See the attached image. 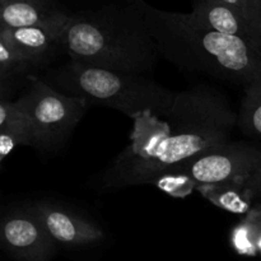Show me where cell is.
Returning <instances> with one entry per match:
<instances>
[{
  "label": "cell",
  "mask_w": 261,
  "mask_h": 261,
  "mask_svg": "<svg viewBox=\"0 0 261 261\" xmlns=\"http://www.w3.org/2000/svg\"><path fill=\"white\" fill-rule=\"evenodd\" d=\"M2 8L4 28H24L46 24L68 17V13L56 7L51 0H10Z\"/></svg>",
  "instance_id": "8fae6325"
},
{
  "label": "cell",
  "mask_w": 261,
  "mask_h": 261,
  "mask_svg": "<svg viewBox=\"0 0 261 261\" xmlns=\"http://www.w3.org/2000/svg\"><path fill=\"white\" fill-rule=\"evenodd\" d=\"M0 244L18 261H48L56 249V241L28 206L10 209L3 216Z\"/></svg>",
  "instance_id": "52a82bcc"
},
{
  "label": "cell",
  "mask_w": 261,
  "mask_h": 261,
  "mask_svg": "<svg viewBox=\"0 0 261 261\" xmlns=\"http://www.w3.org/2000/svg\"><path fill=\"white\" fill-rule=\"evenodd\" d=\"M201 195L211 200L214 205L231 213H247L251 204V198L245 190L244 184H218V185L198 186Z\"/></svg>",
  "instance_id": "5bb4252c"
},
{
  "label": "cell",
  "mask_w": 261,
  "mask_h": 261,
  "mask_svg": "<svg viewBox=\"0 0 261 261\" xmlns=\"http://www.w3.org/2000/svg\"><path fill=\"white\" fill-rule=\"evenodd\" d=\"M226 4L231 5V7H233L234 9H237L239 12L242 13V15L245 17V13H246L247 8H249L250 3H251V0H223ZM246 19V18H245Z\"/></svg>",
  "instance_id": "d6986e66"
},
{
  "label": "cell",
  "mask_w": 261,
  "mask_h": 261,
  "mask_svg": "<svg viewBox=\"0 0 261 261\" xmlns=\"http://www.w3.org/2000/svg\"><path fill=\"white\" fill-rule=\"evenodd\" d=\"M18 145L35 147L30 119L17 99H0V161Z\"/></svg>",
  "instance_id": "4fadbf2b"
},
{
  "label": "cell",
  "mask_w": 261,
  "mask_h": 261,
  "mask_svg": "<svg viewBox=\"0 0 261 261\" xmlns=\"http://www.w3.org/2000/svg\"><path fill=\"white\" fill-rule=\"evenodd\" d=\"M40 78L60 93L83 99L89 106L111 107L132 119L145 114L170 116L178 94L144 74L94 68L70 59Z\"/></svg>",
  "instance_id": "277c9868"
},
{
  "label": "cell",
  "mask_w": 261,
  "mask_h": 261,
  "mask_svg": "<svg viewBox=\"0 0 261 261\" xmlns=\"http://www.w3.org/2000/svg\"><path fill=\"white\" fill-rule=\"evenodd\" d=\"M245 18L251 27L254 41L261 47V0H251Z\"/></svg>",
  "instance_id": "2e32d148"
},
{
  "label": "cell",
  "mask_w": 261,
  "mask_h": 261,
  "mask_svg": "<svg viewBox=\"0 0 261 261\" xmlns=\"http://www.w3.org/2000/svg\"><path fill=\"white\" fill-rule=\"evenodd\" d=\"M69 17L70 14L63 19L35 27L15 30L0 27V33L7 36L14 47L40 73L42 70H48L51 63H54L61 54H65L61 36Z\"/></svg>",
  "instance_id": "9c48e42d"
},
{
  "label": "cell",
  "mask_w": 261,
  "mask_h": 261,
  "mask_svg": "<svg viewBox=\"0 0 261 261\" xmlns=\"http://www.w3.org/2000/svg\"><path fill=\"white\" fill-rule=\"evenodd\" d=\"M189 14L203 27L255 42L251 27L242 13L223 0H194L193 12Z\"/></svg>",
  "instance_id": "30bf717a"
},
{
  "label": "cell",
  "mask_w": 261,
  "mask_h": 261,
  "mask_svg": "<svg viewBox=\"0 0 261 261\" xmlns=\"http://www.w3.org/2000/svg\"><path fill=\"white\" fill-rule=\"evenodd\" d=\"M30 211L40 219L50 236L69 247H83L102 241L105 232L92 219L50 201H37L28 205Z\"/></svg>",
  "instance_id": "ba28073f"
},
{
  "label": "cell",
  "mask_w": 261,
  "mask_h": 261,
  "mask_svg": "<svg viewBox=\"0 0 261 261\" xmlns=\"http://www.w3.org/2000/svg\"><path fill=\"white\" fill-rule=\"evenodd\" d=\"M142 5L160 54L178 68L245 89L261 84V47L255 42L203 27L186 13L161 10L144 0Z\"/></svg>",
  "instance_id": "7a4b0ae2"
},
{
  "label": "cell",
  "mask_w": 261,
  "mask_h": 261,
  "mask_svg": "<svg viewBox=\"0 0 261 261\" xmlns=\"http://www.w3.org/2000/svg\"><path fill=\"white\" fill-rule=\"evenodd\" d=\"M30 119L38 150H56L65 144L89 105L60 93L40 76H35L17 99Z\"/></svg>",
  "instance_id": "5b68a950"
},
{
  "label": "cell",
  "mask_w": 261,
  "mask_h": 261,
  "mask_svg": "<svg viewBox=\"0 0 261 261\" xmlns=\"http://www.w3.org/2000/svg\"><path fill=\"white\" fill-rule=\"evenodd\" d=\"M61 40L70 60L109 70L147 75L160 55L142 0L70 14Z\"/></svg>",
  "instance_id": "3957f363"
},
{
  "label": "cell",
  "mask_w": 261,
  "mask_h": 261,
  "mask_svg": "<svg viewBox=\"0 0 261 261\" xmlns=\"http://www.w3.org/2000/svg\"><path fill=\"white\" fill-rule=\"evenodd\" d=\"M261 162V148L228 142L178 166L170 173L186 176L195 188L204 185L244 184Z\"/></svg>",
  "instance_id": "8992f818"
},
{
  "label": "cell",
  "mask_w": 261,
  "mask_h": 261,
  "mask_svg": "<svg viewBox=\"0 0 261 261\" xmlns=\"http://www.w3.org/2000/svg\"><path fill=\"white\" fill-rule=\"evenodd\" d=\"M10 0H0V7H3V5H5L7 3H9Z\"/></svg>",
  "instance_id": "ffe728a7"
},
{
  "label": "cell",
  "mask_w": 261,
  "mask_h": 261,
  "mask_svg": "<svg viewBox=\"0 0 261 261\" xmlns=\"http://www.w3.org/2000/svg\"><path fill=\"white\" fill-rule=\"evenodd\" d=\"M134 120V142L105 171V189L154 184L178 166L231 142L239 126L228 101L204 86L178 92L167 121L150 115L145 127L142 116Z\"/></svg>",
  "instance_id": "6da1fadb"
},
{
  "label": "cell",
  "mask_w": 261,
  "mask_h": 261,
  "mask_svg": "<svg viewBox=\"0 0 261 261\" xmlns=\"http://www.w3.org/2000/svg\"><path fill=\"white\" fill-rule=\"evenodd\" d=\"M40 76L35 66L0 33V99H12L20 87Z\"/></svg>",
  "instance_id": "7c38bea8"
},
{
  "label": "cell",
  "mask_w": 261,
  "mask_h": 261,
  "mask_svg": "<svg viewBox=\"0 0 261 261\" xmlns=\"http://www.w3.org/2000/svg\"><path fill=\"white\" fill-rule=\"evenodd\" d=\"M245 190L247 191L251 200L261 199V162L245 182Z\"/></svg>",
  "instance_id": "e0dca14e"
},
{
  "label": "cell",
  "mask_w": 261,
  "mask_h": 261,
  "mask_svg": "<svg viewBox=\"0 0 261 261\" xmlns=\"http://www.w3.org/2000/svg\"><path fill=\"white\" fill-rule=\"evenodd\" d=\"M246 219L249 222H251V223L256 227L257 231L261 233V204L255 206V208L250 212Z\"/></svg>",
  "instance_id": "ac0fdd59"
},
{
  "label": "cell",
  "mask_w": 261,
  "mask_h": 261,
  "mask_svg": "<svg viewBox=\"0 0 261 261\" xmlns=\"http://www.w3.org/2000/svg\"><path fill=\"white\" fill-rule=\"evenodd\" d=\"M239 127L247 137L261 140V84L245 89L239 115Z\"/></svg>",
  "instance_id": "9a60e30c"
}]
</instances>
